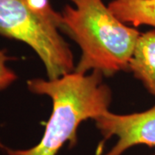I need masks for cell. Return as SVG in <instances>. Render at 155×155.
Here are the masks:
<instances>
[{
	"label": "cell",
	"mask_w": 155,
	"mask_h": 155,
	"mask_svg": "<svg viewBox=\"0 0 155 155\" xmlns=\"http://www.w3.org/2000/svg\"><path fill=\"white\" fill-rule=\"evenodd\" d=\"M29 91L46 95L53 101V111L44 134L36 146L29 149L5 147L9 155H56L67 141L77 142V129L81 122L104 115L111 102V91L103 83V73L93 71L90 75L69 73L44 80H28Z\"/></svg>",
	"instance_id": "cell-1"
},
{
	"label": "cell",
	"mask_w": 155,
	"mask_h": 155,
	"mask_svg": "<svg viewBox=\"0 0 155 155\" xmlns=\"http://www.w3.org/2000/svg\"><path fill=\"white\" fill-rule=\"evenodd\" d=\"M61 12V31L82 50L75 72L90 70L110 76L129 68V62L140 34L127 26L102 0H71Z\"/></svg>",
	"instance_id": "cell-2"
},
{
	"label": "cell",
	"mask_w": 155,
	"mask_h": 155,
	"mask_svg": "<svg viewBox=\"0 0 155 155\" xmlns=\"http://www.w3.org/2000/svg\"><path fill=\"white\" fill-rule=\"evenodd\" d=\"M60 31L61 14L49 0H0V35L28 45L43 62L49 79L74 69L72 51Z\"/></svg>",
	"instance_id": "cell-3"
},
{
	"label": "cell",
	"mask_w": 155,
	"mask_h": 155,
	"mask_svg": "<svg viewBox=\"0 0 155 155\" xmlns=\"http://www.w3.org/2000/svg\"><path fill=\"white\" fill-rule=\"evenodd\" d=\"M104 138L117 137V142L105 155H122L136 145L155 147V105L131 115H116L107 111L95 119Z\"/></svg>",
	"instance_id": "cell-4"
},
{
	"label": "cell",
	"mask_w": 155,
	"mask_h": 155,
	"mask_svg": "<svg viewBox=\"0 0 155 155\" xmlns=\"http://www.w3.org/2000/svg\"><path fill=\"white\" fill-rule=\"evenodd\" d=\"M129 69L155 96V29L140 34L129 62Z\"/></svg>",
	"instance_id": "cell-5"
},
{
	"label": "cell",
	"mask_w": 155,
	"mask_h": 155,
	"mask_svg": "<svg viewBox=\"0 0 155 155\" xmlns=\"http://www.w3.org/2000/svg\"><path fill=\"white\" fill-rule=\"evenodd\" d=\"M108 7L124 23L155 28V0H113Z\"/></svg>",
	"instance_id": "cell-6"
},
{
	"label": "cell",
	"mask_w": 155,
	"mask_h": 155,
	"mask_svg": "<svg viewBox=\"0 0 155 155\" xmlns=\"http://www.w3.org/2000/svg\"><path fill=\"white\" fill-rule=\"evenodd\" d=\"M8 61L9 57L0 50V91L8 88L17 79L16 73L6 65Z\"/></svg>",
	"instance_id": "cell-7"
},
{
	"label": "cell",
	"mask_w": 155,
	"mask_h": 155,
	"mask_svg": "<svg viewBox=\"0 0 155 155\" xmlns=\"http://www.w3.org/2000/svg\"><path fill=\"white\" fill-rule=\"evenodd\" d=\"M153 155H155V153H154V154H153Z\"/></svg>",
	"instance_id": "cell-8"
}]
</instances>
